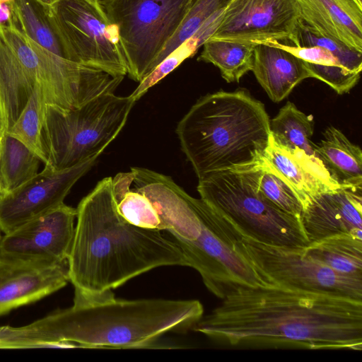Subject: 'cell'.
I'll list each match as a JSON object with an SVG mask.
<instances>
[{
	"label": "cell",
	"mask_w": 362,
	"mask_h": 362,
	"mask_svg": "<svg viewBox=\"0 0 362 362\" xmlns=\"http://www.w3.org/2000/svg\"><path fill=\"white\" fill-rule=\"evenodd\" d=\"M222 300L194 330L233 346L362 349V300L276 285Z\"/></svg>",
	"instance_id": "obj_1"
},
{
	"label": "cell",
	"mask_w": 362,
	"mask_h": 362,
	"mask_svg": "<svg viewBox=\"0 0 362 362\" xmlns=\"http://www.w3.org/2000/svg\"><path fill=\"white\" fill-rule=\"evenodd\" d=\"M203 313L197 300H123L112 292L25 326L0 327V349L150 347L168 332L194 327Z\"/></svg>",
	"instance_id": "obj_2"
},
{
	"label": "cell",
	"mask_w": 362,
	"mask_h": 362,
	"mask_svg": "<svg viewBox=\"0 0 362 362\" xmlns=\"http://www.w3.org/2000/svg\"><path fill=\"white\" fill-rule=\"evenodd\" d=\"M112 177H105L76 209L68 259L74 300L100 297L129 279L163 266L189 267L180 247L161 230L144 228L118 212Z\"/></svg>",
	"instance_id": "obj_3"
},
{
	"label": "cell",
	"mask_w": 362,
	"mask_h": 362,
	"mask_svg": "<svg viewBox=\"0 0 362 362\" xmlns=\"http://www.w3.org/2000/svg\"><path fill=\"white\" fill-rule=\"evenodd\" d=\"M264 105L245 89L200 98L177 124L183 153L198 178L259 163L270 137Z\"/></svg>",
	"instance_id": "obj_4"
},
{
	"label": "cell",
	"mask_w": 362,
	"mask_h": 362,
	"mask_svg": "<svg viewBox=\"0 0 362 362\" xmlns=\"http://www.w3.org/2000/svg\"><path fill=\"white\" fill-rule=\"evenodd\" d=\"M261 161L198 178L201 198L246 236L268 245L305 247L310 243L300 218L279 208L259 191Z\"/></svg>",
	"instance_id": "obj_5"
},
{
	"label": "cell",
	"mask_w": 362,
	"mask_h": 362,
	"mask_svg": "<svg viewBox=\"0 0 362 362\" xmlns=\"http://www.w3.org/2000/svg\"><path fill=\"white\" fill-rule=\"evenodd\" d=\"M135 102L130 95L112 93L73 110L46 104L42 129L45 166L60 170L100 156L122 129Z\"/></svg>",
	"instance_id": "obj_6"
},
{
	"label": "cell",
	"mask_w": 362,
	"mask_h": 362,
	"mask_svg": "<svg viewBox=\"0 0 362 362\" xmlns=\"http://www.w3.org/2000/svg\"><path fill=\"white\" fill-rule=\"evenodd\" d=\"M200 229L195 238L175 240L206 287L223 299L241 287L268 284L239 253L240 230L202 198L194 199Z\"/></svg>",
	"instance_id": "obj_7"
},
{
	"label": "cell",
	"mask_w": 362,
	"mask_h": 362,
	"mask_svg": "<svg viewBox=\"0 0 362 362\" xmlns=\"http://www.w3.org/2000/svg\"><path fill=\"white\" fill-rule=\"evenodd\" d=\"M115 27L129 76L140 82L154 68L194 0H98Z\"/></svg>",
	"instance_id": "obj_8"
},
{
	"label": "cell",
	"mask_w": 362,
	"mask_h": 362,
	"mask_svg": "<svg viewBox=\"0 0 362 362\" xmlns=\"http://www.w3.org/2000/svg\"><path fill=\"white\" fill-rule=\"evenodd\" d=\"M303 250L265 244L243 233L238 243L240 255L269 284L362 300V276L337 272Z\"/></svg>",
	"instance_id": "obj_9"
},
{
	"label": "cell",
	"mask_w": 362,
	"mask_h": 362,
	"mask_svg": "<svg viewBox=\"0 0 362 362\" xmlns=\"http://www.w3.org/2000/svg\"><path fill=\"white\" fill-rule=\"evenodd\" d=\"M49 10L70 61L113 76L127 74L117 30L98 0H50Z\"/></svg>",
	"instance_id": "obj_10"
},
{
	"label": "cell",
	"mask_w": 362,
	"mask_h": 362,
	"mask_svg": "<svg viewBox=\"0 0 362 362\" xmlns=\"http://www.w3.org/2000/svg\"><path fill=\"white\" fill-rule=\"evenodd\" d=\"M55 57L15 25H0V109L4 133L20 115L36 84L47 81Z\"/></svg>",
	"instance_id": "obj_11"
},
{
	"label": "cell",
	"mask_w": 362,
	"mask_h": 362,
	"mask_svg": "<svg viewBox=\"0 0 362 362\" xmlns=\"http://www.w3.org/2000/svg\"><path fill=\"white\" fill-rule=\"evenodd\" d=\"M300 20L296 0H231L210 39L297 46Z\"/></svg>",
	"instance_id": "obj_12"
},
{
	"label": "cell",
	"mask_w": 362,
	"mask_h": 362,
	"mask_svg": "<svg viewBox=\"0 0 362 362\" xmlns=\"http://www.w3.org/2000/svg\"><path fill=\"white\" fill-rule=\"evenodd\" d=\"M99 156L70 168L45 166L31 179L0 198V230L11 232L64 204L74 185L95 164Z\"/></svg>",
	"instance_id": "obj_13"
},
{
	"label": "cell",
	"mask_w": 362,
	"mask_h": 362,
	"mask_svg": "<svg viewBox=\"0 0 362 362\" xmlns=\"http://www.w3.org/2000/svg\"><path fill=\"white\" fill-rule=\"evenodd\" d=\"M76 209L65 204L5 233L0 255L30 261H68L74 235Z\"/></svg>",
	"instance_id": "obj_14"
},
{
	"label": "cell",
	"mask_w": 362,
	"mask_h": 362,
	"mask_svg": "<svg viewBox=\"0 0 362 362\" xmlns=\"http://www.w3.org/2000/svg\"><path fill=\"white\" fill-rule=\"evenodd\" d=\"M68 281V261L48 263L0 255V316L52 294Z\"/></svg>",
	"instance_id": "obj_15"
},
{
	"label": "cell",
	"mask_w": 362,
	"mask_h": 362,
	"mask_svg": "<svg viewBox=\"0 0 362 362\" xmlns=\"http://www.w3.org/2000/svg\"><path fill=\"white\" fill-rule=\"evenodd\" d=\"M362 187L341 186L314 199L300 221L309 243L341 233L362 238Z\"/></svg>",
	"instance_id": "obj_16"
},
{
	"label": "cell",
	"mask_w": 362,
	"mask_h": 362,
	"mask_svg": "<svg viewBox=\"0 0 362 362\" xmlns=\"http://www.w3.org/2000/svg\"><path fill=\"white\" fill-rule=\"evenodd\" d=\"M296 1L311 29L362 52V7L354 0Z\"/></svg>",
	"instance_id": "obj_17"
},
{
	"label": "cell",
	"mask_w": 362,
	"mask_h": 362,
	"mask_svg": "<svg viewBox=\"0 0 362 362\" xmlns=\"http://www.w3.org/2000/svg\"><path fill=\"white\" fill-rule=\"evenodd\" d=\"M263 158L291 185L303 209L320 194L341 187L330 177L320 160L312 158L301 150L291 151L281 146L271 134Z\"/></svg>",
	"instance_id": "obj_18"
},
{
	"label": "cell",
	"mask_w": 362,
	"mask_h": 362,
	"mask_svg": "<svg viewBox=\"0 0 362 362\" xmlns=\"http://www.w3.org/2000/svg\"><path fill=\"white\" fill-rule=\"evenodd\" d=\"M252 71L275 103L283 100L298 84L310 78L304 61L282 48L264 43H255Z\"/></svg>",
	"instance_id": "obj_19"
},
{
	"label": "cell",
	"mask_w": 362,
	"mask_h": 362,
	"mask_svg": "<svg viewBox=\"0 0 362 362\" xmlns=\"http://www.w3.org/2000/svg\"><path fill=\"white\" fill-rule=\"evenodd\" d=\"M297 46L272 40L260 43L282 48L305 62L338 66L351 73L361 74L362 52L319 34L301 19L297 28Z\"/></svg>",
	"instance_id": "obj_20"
},
{
	"label": "cell",
	"mask_w": 362,
	"mask_h": 362,
	"mask_svg": "<svg viewBox=\"0 0 362 362\" xmlns=\"http://www.w3.org/2000/svg\"><path fill=\"white\" fill-rule=\"evenodd\" d=\"M316 157L330 177L341 186L362 187V152L340 131L327 127L314 144Z\"/></svg>",
	"instance_id": "obj_21"
},
{
	"label": "cell",
	"mask_w": 362,
	"mask_h": 362,
	"mask_svg": "<svg viewBox=\"0 0 362 362\" xmlns=\"http://www.w3.org/2000/svg\"><path fill=\"white\" fill-rule=\"evenodd\" d=\"M11 4L19 30L44 48L70 60L52 18L49 4L42 0H13Z\"/></svg>",
	"instance_id": "obj_22"
},
{
	"label": "cell",
	"mask_w": 362,
	"mask_h": 362,
	"mask_svg": "<svg viewBox=\"0 0 362 362\" xmlns=\"http://www.w3.org/2000/svg\"><path fill=\"white\" fill-rule=\"evenodd\" d=\"M303 255L342 274L362 276V238L349 233L309 243Z\"/></svg>",
	"instance_id": "obj_23"
},
{
	"label": "cell",
	"mask_w": 362,
	"mask_h": 362,
	"mask_svg": "<svg viewBox=\"0 0 362 362\" xmlns=\"http://www.w3.org/2000/svg\"><path fill=\"white\" fill-rule=\"evenodd\" d=\"M40 161L21 141L4 133L0 146V198L37 175Z\"/></svg>",
	"instance_id": "obj_24"
},
{
	"label": "cell",
	"mask_w": 362,
	"mask_h": 362,
	"mask_svg": "<svg viewBox=\"0 0 362 362\" xmlns=\"http://www.w3.org/2000/svg\"><path fill=\"white\" fill-rule=\"evenodd\" d=\"M269 124L271 135L279 145L291 151L301 150L312 158L319 160L310 141L314 132L312 115H305L288 101Z\"/></svg>",
	"instance_id": "obj_25"
},
{
	"label": "cell",
	"mask_w": 362,
	"mask_h": 362,
	"mask_svg": "<svg viewBox=\"0 0 362 362\" xmlns=\"http://www.w3.org/2000/svg\"><path fill=\"white\" fill-rule=\"evenodd\" d=\"M255 43L209 39L198 60L215 65L228 82H239L242 76L252 71Z\"/></svg>",
	"instance_id": "obj_26"
},
{
	"label": "cell",
	"mask_w": 362,
	"mask_h": 362,
	"mask_svg": "<svg viewBox=\"0 0 362 362\" xmlns=\"http://www.w3.org/2000/svg\"><path fill=\"white\" fill-rule=\"evenodd\" d=\"M132 170L112 178V192L119 214L129 223L144 228L163 230L160 218L148 198L136 189Z\"/></svg>",
	"instance_id": "obj_27"
},
{
	"label": "cell",
	"mask_w": 362,
	"mask_h": 362,
	"mask_svg": "<svg viewBox=\"0 0 362 362\" xmlns=\"http://www.w3.org/2000/svg\"><path fill=\"white\" fill-rule=\"evenodd\" d=\"M221 19V16H217L202 25L192 37L186 40L146 75L139 82V86L130 96L136 101L150 88L157 84L184 60L192 57L197 50L214 34Z\"/></svg>",
	"instance_id": "obj_28"
},
{
	"label": "cell",
	"mask_w": 362,
	"mask_h": 362,
	"mask_svg": "<svg viewBox=\"0 0 362 362\" xmlns=\"http://www.w3.org/2000/svg\"><path fill=\"white\" fill-rule=\"evenodd\" d=\"M45 100L40 83H37L32 95L20 115L5 133L21 141L45 163L42 145V129Z\"/></svg>",
	"instance_id": "obj_29"
},
{
	"label": "cell",
	"mask_w": 362,
	"mask_h": 362,
	"mask_svg": "<svg viewBox=\"0 0 362 362\" xmlns=\"http://www.w3.org/2000/svg\"><path fill=\"white\" fill-rule=\"evenodd\" d=\"M230 1L194 0L177 30L158 57L154 68L206 22L221 16Z\"/></svg>",
	"instance_id": "obj_30"
},
{
	"label": "cell",
	"mask_w": 362,
	"mask_h": 362,
	"mask_svg": "<svg viewBox=\"0 0 362 362\" xmlns=\"http://www.w3.org/2000/svg\"><path fill=\"white\" fill-rule=\"evenodd\" d=\"M258 188L279 208L300 218L303 207L296 192L288 181L263 156Z\"/></svg>",
	"instance_id": "obj_31"
},
{
	"label": "cell",
	"mask_w": 362,
	"mask_h": 362,
	"mask_svg": "<svg viewBox=\"0 0 362 362\" xmlns=\"http://www.w3.org/2000/svg\"><path fill=\"white\" fill-rule=\"evenodd\" d=\"M0 25H15L11 3L0 2Z\"/></svg>",
	"instance_id": "obj_32"
},
{
	"label": "cell",
	"mask_w": 362,
	"mask_h": 362,
	"mask_svg": "<svg viewBox=\"0 0 362 362\" xmlns=\"http://www.w3.org/2000/svg\"><path fill=\"white\" fill-rule=\"evenodd\" d=\"M4 129H3V127H2L1 122L0 120V140L1 139L2 136H4Z\"/></svg>",
	"instance_id": "obj_33"
},
{
	"label": "cell",
	"mask_w": 362,
	"mask_h": 362,
	"mask_svg": "<svg viewBox=\"0 0 362 362\" xmlns=\"http://www.w3.org/2000/svg\"><path fill=\"white\" fill-rule=\"evenodd\" d=\"M360 6L362 7V0H354Z\"/></svg>",
	"instance_id": "obj_34"
},
{
	"label": "cell",
	"mask_w": 362,
	"mask_h": 362,
	"mask_svg": "<svg viewBox=\"0 0 362 362\" xmlns=\"http://www.w3.org/2000/svg\"><path fill=\"white\" fill-rule=\"evenodd\" d=\"M13 0H0V2L11 3Z\"/></svg>",
	"instance_id": "obj_35"
},
{
	"label": "cell",
	"mask_w": 362,
	"mask_h": 362,
	"mask_svg": "<svg viewBox=\"0 0 362 362\" xmlns=\"http://www.w3.org/2000/svg\"><path fill=\"white\" fill-rule=\"evenodd\" d=\"M0 120H1V109H0Z\"/></svg>",
	"instance_id": "obj_36"
},
{
	"label": "cell",
	"mask_w": 362,
	"mask_h": 362,
	"mask_svg": "<svg viewBox=\"0 0 362 362\" xmlns=\"http://www.w3.org/2000/svg\"><path fill=\"white\" fill-rule=\"evenodd\" d=\"M0 146H1V140H0Z\"/></svg>",
	"instance_id": "obj_37"
},
{
	"label": "cell",
	"mask_w": 362,
	"mask_h": 362,
	"mask_svg": "<svg viewBox=\"0 0 362 362\" xmlns=\"http://www.w3.org/2000/svg\"></svg>",
	"instance_id": "obj_38"
}]
</instances>
